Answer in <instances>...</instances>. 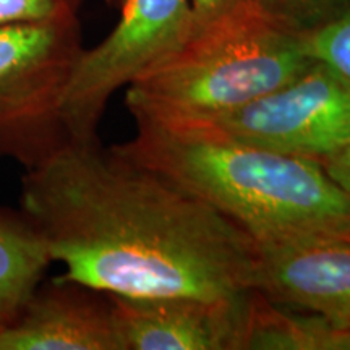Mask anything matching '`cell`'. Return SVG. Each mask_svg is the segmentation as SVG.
Here are the masks:
<instances>
[{
    "label": "cell",
    "instance_id": "1",
    "mask_svg": "<svg viewBox=\"0 0 350 350\" xmlns=\"http://www.w3.org/2000/svg\"><path fill=\"white\" fill-rule=\"evenodd\" d=\"M21 213L62 278L122 297L255 291L258 243L224 214L98 142H68L21 182Z\"/></svg>",
    "mask_w": 350,
    "mask_h": 350
},
{
    "label": "cell",
    "instance_id": "2",
    "mask_svg": "<svg viewBox=\"0 0 350 350\" xmlns=\"http://www.w3.org/2000/svg\"><path fill=\"white\" fill-rule=\"evenodd\" d=\"M111 150L163 175L256 243L336 240L350 230V193L323 165L253 146L209 122L138 120Z\"/></svg>",
    "mask_w": 350,
    "mask_h": 350
},
{
    "label": "cell",
    "instance_id": "3",
    "mask_svg": "<svg viewBox=\"0 0 350 350\" xmlns=\"http://www.w3.org/2000/svg\"><path fill=\"white\" fill-rule=\"evenodd\" d=\"M313 60L301 38L245 0L126 86L135 122H213L292 81Z\"/></svg>",
    "mask_w": 350,
    "mask_h": 350
},
{
    "label": "cell",
    "instance_id": "4",
    "mask_svg": "<svg viewBox=\"0 0 350 350\" xmlns=\"http://www.w3.org/2000/svg\"><path fill=\"white\" fill-rule=\"evenodd\" d=\"M83 49L80 16L0 28V157L29 170L72 142L62 104Z\"/></svg>",
    "mask_w": 350,
    "mask_h": 350
},
{
    "label": "cell",
    "instance_id": "5",
    "mask_svg": "<svg viewBox=\"0 0 350 350\" xmlns=\"http://www.w3.org/2000/svg\"><path fill=\"white\" fill-rule=\"evenodd\" d=\"M120 12L112 31L83 49L70 77L62 117L72 142H98L113 93L177 51L195 29L191 0H124Z\"/></svg>",
    "mask_w": 350,
    "mask_h": 350
},
{
    "label": "cell",
    "instance_id": "6",
    "mask_svg": "<svg viewBox=\"0 0 350 350\" xmlns=\"http://www.w3.org/2000/svg\"><path fill=\"white\" fill-rule=\"evenodd\" d=\"M209 124L253 146L319 163L350 143V83L313 62L292 81Z\"/></svg>",
    "mask_w": 350,
    "mask_h": 350
},
{
    "label": "cell",
    "instance_id": "7",
    "mask_svg": "<svg viewBox=\"0 0 350 350\" xmlns=\"http://www.w3.org/2000/svg\"><path fill=\"white\" fill-rule=\"evenodd\" d=\"M109 295L122 350H245L255 291L232 297Z\"/></svg>",
    "mask_w": 350,
    "mask_h": 350
},
{
    "label": "cell",
    "instance_id": "8",
    "mask_svg": "<svg viewBox=\"0 0 350 350\" xmlns=\"http://www.w3.org/2000/svg\"><path fill=\"white\" fill-rule=\"evenodd\" d=\"M0 350H122L111 295L60 275L0 329Z\"/></svg>",
    "mask_w": 350,
    "mask_h": 350
},
{
    "label": "cell",
    "instance_id": "9",
    "mask_svg": "<svg viewBox=\"0 0 350 350\" xmlns=\"http://www.w3.org/2000/svg\"><path fill=\"white\" fill-rule=\"evenodd\" d=\"M255 291L286 308L350 314V247L338 240L258 243Z\"/></svg>",
    "mask_w": 350,
    "mask_h": 350
},
{
    "label": "cell",
    "instance_id": "10",
    "mask_svg": "<svg viewBox=\"0 0 350 350\" xmlns=\"http://www.w3.org/2000/svg\"><path fill=\"white\" fill-rule=\"evenodd\" d=\"M51 262L33 222L23 213L0 208V329L20 313Z\"/></svg>",
    "mask_w": 350,
    "mask_h": 350
},
{
    "label": "cell",
    "instance_id": "11",
    "mask_svg": "<svg viewBox=\"0 0 350 350\" xmlns=\"http://www.w3.org/2000/svg\"><path fill=\"white\" fill-rule=\"evenodd\" d=\"M300 38L310 60L326 65L350 83V8Z\"/></svg>",
    "mask_w": 350,
    "mask_h": 350
},
{
    "label": "cell",
    "instance_id": "12",
    "mask_svg": "<svg viewBox=\"0 0 350 350\" xmlns=\"http://www.w3.org/2000/svg\"><path fill=\"white\" fill-rule=\"evenodd\" d=\"M271 18L305 34L334 20L350 8V0H252Z\"/></svg>",
    "mask_w": 350,
    "mask_h": 350
},
{
    "label": "cell",
    "instance_id": "13",
    "mask_svg": "<svg viewBox=\"0 0 350 350\" xmlns=\"http://www.w3.org/2000/svg\"><path fill=\"white\" fill-rule=\"evenodd\" d=\"M83 0H0V28L78 16Z\"/></svg>",
    "mask_w": 350,
    "mask_h": 350
},
{
    "label": "cell",
    "instance_id": "14",
    "mask_svg": "<svg viewBox=\"0 0 350 350\" xmlns=\"http://www.w3.org/2000/svg\"><path fill=\"white\" fill-rule=\"evenodd\" d=\"M312 350H350V314L312 313Z\"/></svg>",
    "mask_w": 350,
    "mask_h": 350
},
{
    "label": "cell",
    "instance_id": "15",
    "mask_svg": "<svg viewBox=\"0 0 350 350\" xmlns=\"http://www.w3.org/2000/svg\"><path fill=\"white\" fill-rule=\"evenodd\" d=\"M319 164L323 165V169L332 180L350 193V143L319 161Z\"/></svg>",
    "mask_w": 350,
    "mask_h": 350
},
{
    "label": "cell",
    "instance_id": "16",
    "mask_svg": "<svg viewBox=\"0 0 350 350\" xmlns=\"http://www.w3.org/2000/svg\"><path fill=\"white\" fill-rule=\"evenodd\" d=\"M245 0H191L195 15V28L222 15Z\"/></svg>",
    "mask_w": 350,
    "mask_h": 350
},
{
    "label": "cell",
    "instance_id": "17",
    "mask_svg": "<svg viewBox=\"0 0 350 350\" xmlns=\"http://www.w3.org/2000/svg\"><path fill=\"white\" fill-rule=\"evenodd\" d=\"M336 240H338V242H342L344 245H347V247H350V230L344 232V234L340 235V237L336 239Z\"/></svg>",
    "mask_w": 350,
    "mask_h": 350
},
{
    "label": "cell",
    "instance_id": "18",
    "mask_svg": "<svg viewBox=\"0 0 350 350\" xmlns=\"http://www.w3.org/2000/svg\"><path fill=\"white\" fill-rule=\"evenodd\" d=\"M104 2H106L107 7L111 8H120L122 3H124V0H104Z\"/></svg>",
    "mask_w": 350,
    "mask_h": 350
}]
</instances>
